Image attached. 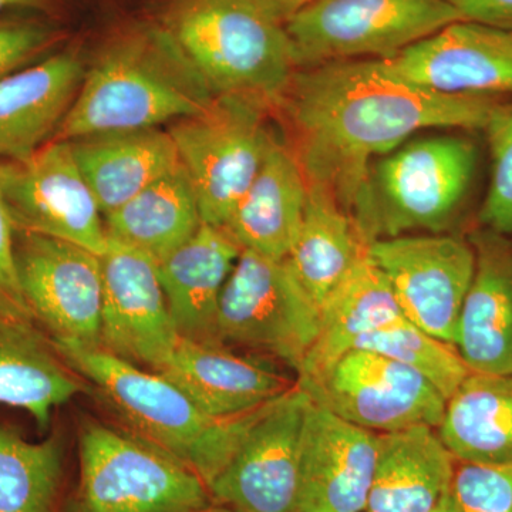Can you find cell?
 Returning <instances> with one entry per match:
<instances>
[{
  "label": "cell",
  "instance_id": "1",
  "mask_svg": "<svg viewBox=\"0 0 512 512\" xmlns=\"http://www.w3.org/2000/svg\"><path fill=\"white\" fill-rule=\"evenodd\" d=\"M500 99L448 96L394 79L375 59L296 70L276 104L309 184L328 190L357 222L372 161L430 128H484Z\"/></svg>",
  "mask_w": 512,
  "mask_h": 512
},
{
  "label": "cell",
  "instance_id": "2",
  "mask_svg": "<svg viewBox=\"0 0 512 512\" xmlns=\"http://www.w3.org/2000/svg\"><path fill=\"white\" fill-rule=\"evenodd\" d=\"M215 94L163 25L137 23L94 57L55 140L160 128L201 113Z\"/></svg>",
  "mask_w": 512,
  "mask_h": 512
},
{
  "label": "cell",
  "instance_id": "3",
  "mask_svg": "<svg viewBox=\"0 0 512 512\" xmlns=\"http://www.w3.org/2000/svg\"><path fill=\"white\" fill-rule=\"evenodd\" d=\"M53 346L84 382L96 387L126 421L128 431L180 460L207 485L227 466L265 407L234 419H214L161 373L131 365L101 348Z\"/></svg>",
  "mask_w": 512,
  "mask_h": 512
},
{
  "label": "cell",
  "instance_id": "4",
  "mask_svg": "<svg viewBox=\"0 0 512 512\" xmlns=\"http://www.w3.org/2000/svg\"><path fill=\"white\" fill-rule=\"evenodd\" d=\"M161 25L215 96L252 94L276 107L298 70L285 25L254 0H173Z\"/></svg>",
  "mask_w": 512,
  "mask_h": 512
},
{
  "label": "cell",
  "instance_id": "5",
  "mask_svg": "<svg viewBox=\"0 0 512 512\" xmlns=\"http://www.w3.org/2000/svg\"><path fill=\"white\" fill-rule=\"evenodd\" d=\"M79 461V483L63 512H205L215 505L194 470L128 430L86 421Z\"/></svg>",
  "mask_w": 512,
  "mask_h": 512
},
{
  "label": "cell",
  "instance_id": "6",
  "mask_svg": "<svg viewBox=\"0 0 512 512\" xmlns=\"http://www.w3.org/2000/svg\"><path fill=\"white\" fill-rule=\"evenodd\" d=\"M272 113L262 97L220 94L201 113L168 127L205 224L224 228L261 170L278 137Z\"/></svg>",
  "mask_w": 512,
  "mask_h": 512
},
{
  "label": "cell",
  "instance_id": "7",
  "mask_svg": "<svg viewBox=\"0 0 512 512\" xmlns=\"http://www.w3.org/2000/svg\"><path fill=\"white\" fill-rule=\"evenodd\" d=\"M476 146L439 134L406 141L370 174L360 228L370 242L410 231L440 234L456 217L476 171Z\"/></svg>",
  "mask_w": 512,
  "mask_h": 512
},
{
  "label": "cell",
  "instance_id": "8",
  "mask_svg": "<svg viewBox=\"0 0 512 512\" xmlns=\"http://www.w3.org/2000/svg\"><path fill=\"white\" fill-rule=\"evenodd\" d=\"M464 20L447 0H313L285 23L296 67L389 59Z\"/></svg>",
  "mask_w": 512,
  "mask_h": 512
},
{
  "label": "cell",
  "instance_id": "9",
  "mask_svg": "<svg viewBox=\"0 0 512 512\" xmlns=\"http://www.w3.org/2000/svg\"><path fill=\"white\" fill-rule=\"evenodd\" d=\"M319 325V305L303 289L286 258L242 249L218 306L220 345L261 350L298 372Z\"/></svg>",
  "mask_w": 512,
  "mask_h": 512
},
{
  "label": "cell",
  "instance_id": "10",
  "mask_svg": "<svg viewBox=\"0 0 512 512\" xmlns=\"http://www.w3.org/2000/svg\"><path fill=\"white\" fill-rule=\"evenodd\" d=\"M296 386L320 409L377 434L439 429L446 412V397L426 377L372 350H349Z\"/></svg>",
  "mask_w": 512,
  "mask_h": 512
},
{
  "label": "cell",
  "instance_id": "11",
  "mask_svg": "<svg viewBox=\"0 0 512 512\" xmlns=\"http://www.w3.org/2000/svg\"><path fill=\"white\" fill-rule=\"evenodd\" d=\"M311 400L298 386L266 404L210 488L232 512H301V437Z\"/></svg>",
  "mask_w": 512,
  "mask_h": 512
},
{
  "label": "cell",
  "instance_id": "12",
  "mask_svg": "<svg viewBox=\"0 0 512 512\" xmlns=\"http://www.w3.org/2000/svg\"><path fill=\"white\" fill-rule=\"evenodd\" d=\"M16 262L32 318L45 326L52 343L100 348L101 255L16 229Z\"/></svg>",
  "mask_w": 512,
  "mask_h": 512
},
{
  "label": "cell",
  "instance_id": "13",
  "mask_svg": "<svg viewBox=\"0 0 512 512\" xmlns=\"http://www.w3.org/2000/svg\"><path fill=\"white\" fill-rule=\"evenodd\" d=\"M369 256L392 286L404 318L456 346L476 271L471 242L454 235H400L373 241Z\"/></svg>",
  "mask_w": 512,
  "mask_h": 512
},
{
  "label": "cell",
  "instance_id": "14",
  "mask_svg": "<svg viewBox=\"0 0 512 512\" xmlns=\"http://www.w3.org/2000/svg\"><path fill=\"white\" fill-rule=\"evenodd\" d=\"M0 190L16 229L106 251L103 212L70 141H50L25 161H0Z\"/></svg>",
  "mask_w": 512,
  "mask_h": 512
},
{
  "label": "cell",
  "instance_id": "15",
  "mask_svg": "<svg viewBox=\"0 0 512 512\" xmlns=\"http://www.w3.org/2000/svg\"><path fill=\"white\" fill-rule=\"evenodd\" d=\"M103 306L100 348L131 365L160 372L180 342L158 264L109 241L101 254Z\"/></svg>",
  "mask_w": 512,
  "mask_h": 512
},
{
  "label": "cell",
  "instance_id": "16",
  "mask_svg": "<svg viewBox=\"0 0 512 512\" xmlns=\"http://www.w3.org/2000/svg\"><path fill=\"white\" fill-rule=\"evenodd\" d=\"M376 62L394 79L434 93L490 99L512 94L510 29L458 20Z\"/></svg>",
  "mask_w": 512,
  "mask_h": 512
},
{
  "label": "cell",
  "instance_id": "17",
  "mask_svg": "<svg viewBox=\"0 0 512 512\" xmlns=\"http://www.w3.org/2000/svg\"><path fill=\"white\" fill-rule=\"evenodd\" d=\"M379 434L311 402L301 437V512H365Z\"/></svg>",
  "mask_w": 512,
  "mask_h": 512
},
{
  "label": "cell",
  "instance_id": "18",
  "mask_svg": "<svg viewBox=\"0 0 512 512\" xmlns=\"http://www.w3.org/2000/svg\"><path fill=\"white\" fill-rule=\"evenodd\" d=\"M76 47L56 50L0 79V161H25L55 140L82 87Z\"/></svg>",
  "mask_w": 512,
  "mask_h": 512
},
{
  "label": "cell",
  "instance_id": "19",
  "mask_svg": "<svg viewBox=\"0 0 512 512\" xmlns=\"http://www.w3.org/2000/svg\"><path fill=\"white\" fill-rule=\"evenodd\" d=\"M158 373L214 419H234L255 412L296 384L262 360L235 355L228 346L181 338Z\"/></svg>",
  "mask_w": 512,
  "mask_h": 512
},
{
  "label": "cell",
  "instance_id": "20",
  "mask_svg": "<svg viewBox=\"0 0 512 512\" xmlns=\"http://www.w3.org/2000/svg\"><path fill=\"white\" fill-rule=\"evenodd\" d=\"M468 241L476 252V271L456 348L471 372L512 375V241L485 228Z\"/></svg>",
  "mask_w": 512,
  "mask_h": 512
},
{
  "label": "cell",
  "instance_id": "21",
  "mask_svg": "<svg viewBox=\"0 0 512 512\" xmlns=\"http://www.w3.org/2000/svg\"><path fill=\"white\" fill-rule=\"evenodd\" d=\"M242 248L224 228L198 231L158 264L168 309L181 339L220 345L218 306Z\"/></svg>",
  "mask_w": 512,
  "mask_h": 512
},
{
  "label": "cell",
  "instance_id": "22",
  "mask_svg": "<svg viewBox=\"0 0 512 512\" xmlns=\"http://www.w3.org/2000/svg\"><path fill=\"white\" fill-rule=\"evenodd\" d=\"M306 198L301 164L288 141L276 137L224 229L242 249L285 259L301 227Z\"/></svg>",
  "mask_w": 512,
  "mask_h": 512
},
{
  "label": "cell",
  "instance_id": "23",
  "mask_svg": "<svg viewBox=\"0 0 512 512\" xmlns=\"http://www.w3.org/2000/svg\"><path fill=\"white\" fill-rule=\"evenodd\" d=\"M456 458L431 427L379 434L365 512H433L450 493Z\"/></svg>",
  "mask_w": 512,
  "mask_h": 512
},
{
  "label": "cell",
  "instance_id": "24",
  "mask_svg": "<svg viewBox=\"0 0 512 512\" xmlns=\"http://www.w3.org/2000/svg\"><path fill=\"white\" fill-rule=\"evenodd\" d=\"M70 144L103 217L180 165L173 137L161 128L107 131Z\"/></svg>",
  "mask_w": 512,
  "mask_h": 512
},
{
  "label": "cell",
  "instance_id": "25",
  "mask_svg": "<svg viewBox=\"0 0 512 512\" xmlns=\"http://www.w3.org/2000/svg\"><path fill=\"white\" fill-rule=\"evenodd\" d=\"M86 387L32 322L0 315V404L26 410L46 429L53 410Z\"/></svg>",
  "mask_w": 512,
  "mask_h": 512
},
{
  "label": "cell",
  "instance_id": "26",
  "mask_svg": "<svg viewBox=\"0 0 512 512\" xmlns=\"http://www.w3.org/2000/svg\"><path fill=\"white\" fill-rule=\"evenodd\" d=\"M402 318L392 286L365 256L320 305L318 336L296 372V382L325 372L367 333Z\"/></svg>",
  "mask_w": 512,
  "mask_h": 512
},
{
  "label": "cell",
  "instance_id": "27",
  "mask_svg": "<svg viewBox=\"0 0 512 512\" xmlns=\"http://www.w3.org/2000/svg\"><path fill=\"white\" fill-rule=\"evenodd\" d=\"M370 244L355 218L328 190L308 183L301 227L286 261L319 308L369 255Z\"/></svg>",
  "mask_w": 512,
  "mask_h": 512
},
{
  "label": "cell",
  "instance_id": "28",
  "mask_svg": "<svg viewBox=\"0 0 512 512\" xmlns=\"http://www.w3.org/2000/svg\"><path fill=\"white\" fill-rule=\"evenodd\" d=\"M437 434L460 463L512 468V375L471 372L447 400Z\"/></svg>",
  "mask_w": 512,
  "mask_h": 512
},
{
  "label": "cell",
  "instance_id": "29",
  "mask_svg": "<svg viewBox=\"0 0 512 512\" xmlns=\"http://www.w3.org/2000/svg\"><path fill=\"white\" fill-rule=\"evenodd\" d=\"M201 224L197 195L181 163L104 215L109 241L136 249L156 262L187 242Z\"/></svg>",
  "mask_w": 512,
  "mask_h": 512
},
{
  "label": "cell",
  "instance_id": "30",
  "mask_svg": "<svg viewBox=\"0 0 512 512\" xmlns=\"http://www.w3.org/2000/svg\"><path fill=\"white\" fill-rule=\"evenodd\" d=\"M62 477L59 436L33 443L0 427V512H56Z\"/></svg>",
  "mask_w": 512,
  "mask_h": 512
},
{
  "label": "cell",
  "instance_id": "31",
  "mask_svg": "<svg viewBox=\"0 0 512 512\" xmlns=\"http://www.w3.org/2000/svg\"><path fill=\"white\" fill-rule=\"evenodd\" d=\"M355 349L372 350L410 367L426 377L446 400L471 373L456 346L434 338L406 318L367 333Z\"/></svg>",
  "mask_w": 512,
  "mask_h": 512
},
{
  "label": "cell",
  "instance_id": "32",
  "mask_svg": "<svg viewBox=\"0 0 512 512\" xmlns=\"http://www.w3.org/2000/svg\"><path fill=\"white\" fill-rule=\"evenodd\" d=\"M491 153V178L480 210L485 229L512 237V103H498L483 128Z\"/></svg>",
  "mask_w": 512,
  "mask_h": 512
},
{
  "label": "cell",
  "instance_id": "33",
  "mask_svg": "<svg viewBox=\"0 0 512 512\" xmlns=\"http://www.w3.org/2000/svg\"><path fill=\"white\" fill-rule=\"evenodd\" d=\"M62 30L40 16L0 19V79L52 53Z\"/></svg>",
  "mask_w": 512,
  "mask_h": 512
},
{
  "label": "cell",
  "instance_id": "34",
  "mask_svg": "<svg viewBox=\"0 0 512 512\" xmlns=\"http://www.w3.org/2000/svg\"><path fill=\"white\" fill-rule=\"evenodd\" d=\"M451 494L461 512H512V468L460 463Z\"/></svg>",
  "mask_w": 512,
  "mask_h": 512
},
{
  "label": "cell",
  "instance_id": "35",
  "mask_svg": "<svg viewBox=\"0 0 512 512\" xmlns=\"http://www.w3.org/2000/svg\"><path fill=\"white\" fill-rule=\"evenodd\" d=\"M0 315L32 322L16 262V225L0 190Z\"/></svg>",
  "mask_w": 512,
  "mask_h": 512
},
{
  "label": "cell",
  "instance_id": "36",
  "mask_svg": "<svg viewBox=\"0 0 512 512\" xmlns=\"http://www.w3.org/2000/svg\"><path fill=\"white\" fill-rule=\"evenodd\" d=\"M470 22L512 30V0H447Z\"/></svg>",
  "mask_w": 512,
  "mask_h": 512
},
{
  "label": "cell",
  "instance_id": "37",
  "mask_svg": "<svg viewBox=\"0 0 512 512\" xmlns=\"http://www.w3.org/2000/svg\"><path fill=\"white\" fill-rule=\"evenodd\" d=\"M66 0H0V19L13 16L52 18L63 8Z\"/></svg>",
  "mask_w": 512,
  "mask_h": 512
},
{
  "label": "cell",
  "instance_id": "38",
  "mask_svg": "<svg viewBox=\"0 0 512 512\" xmlns=\"http://www.w3.org/2000/svg\"><path fill=\"white\" fill-rule=\"evenodd\" d=\"M254 2L269 16L285 25L289 19L301 12L313 0H254Z\"/></svg>",
  "mask_w": 512,
  "mask_h": 512
},
{
  "label": "cell",
  "instance_id": "39",
  "mask_svg": "<svg viewBox=\"0 0 512 512\" xmlns=\"http://www.w3.org/2000/svg\"><path fill=\"white\" fill-rule=\"evenodd\" d=\"M433 512H461L460 508L454 500L453 494L450 493L444 495L443 500L440 501L439 505L434 508Z\"/></svg>",
  "mask_w": 512,
  "mask_h": 512
},
{
  "label": "cell",
  "instance_id": "40",
  "mask_svg": "<svg viewBox=\"0 0 512 512\" xmlns=\"http://www.w3.org/2000/svg\"><path fill=\"white\" fill-rule=\"evenodd\" d=\"M205 512H232L228 510V508L222 507V505L215 504L214 507L210 508V510Z\"/></svg>",
  "mask_w": 512,
  "mask_h": 512
}]
</instances>
